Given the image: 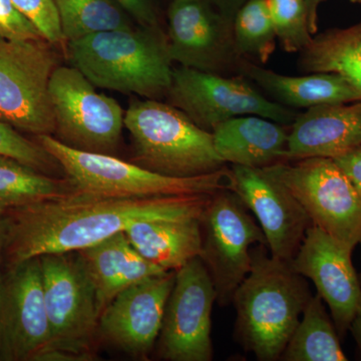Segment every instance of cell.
<instances>
[{
  "label": "cell",
  "instance_id": "cell-37",
  "mask_svg": "<svg viewBox=\"0 0 361 361\" xmlns=\"http://www.w3.org/2000/svg\"><path fill=\"white\" fill-rule=\"evenodd\" d=\"M4 225L2 221L1 214H0V269H1L2 251H4Z\"/></svg>",
  "mask_w": 361,
  "mask_h": 361
},
{
  "label": "cell",
  "instance_id": "cell-26",
  "mask_svg": "<svg viewBox=\"0 0 361 361\" xmlns=\"http://www.w3.org/2000/svg\"><path fill=\"white\" fill-rule=\"evenodd\" d=\"M66 44L97 33L134 26L113 0H54Z\"/></svg>",
  "mask_w": 361,
  "mask_h": 361
},
{
  "label": "cell",
  "instance_id": "cell-3",
  "mask_svg": "<svg viewBox=\"0 0 361 361\" xmlns=\"http://www.w3.org/2000/svg\"><path fill=\"white\" fill-rule=\"evenodd\" d=\"M66 49L73 66L102 89L161 99L172 84L166 33L130 26L68 42Z\"/></svg>",
  "mask_w": 361,
  "mask_h": 361
},
{
  "label": "cell",
  "instance_id": "cell-24",
  "mask_svg": "<svg viewBox=\"0 0 361 361\" xmlns=\"http://www.w3.org/2000/svg\"><path fill=\"white\" fill-rule=\"evenodd\" d=\"M285 361H346L341 337L324 301L311 297L281 355Z\"/></svg>",
  "mask_w": 361,
  "mask_h": 361
},
{
  "label": "cell",
  "instance_id": "cell-12",
  "mask_svg": "<svg viewBox=\"0 0 361 361\" xmlns=\"http://www.w3.org/2000/svg\"><path fill=\"white\" fill-rule=\"evenodd\" d=\"M217 293L200 257L176 271L160 336L159 355L168 361H211V315Z\"/></svg>",
  "mask_w": 361,
  "mask_h": 361
},
{
  "label": "cell",
  "instance_id": "cell-32",
  "mask_svg": "<svg viewBox=\"0 0 361 361\" xmlns=\"http://www.w3.org/2000/svg\"><path fill=\"white\" fill-rule=\"evenodd\" d=\"M135 20L137 26L159 33H166L161 26L155 0H113Z\"/></svg>",
  "mask_w": 361,
  "mask_h": 361
},
{
  "label": "cell",
  "instance_id": "cell-30",
  "mask_svg": "<svg viewBox=\"0 0 361 361\" xmlns=\"http://www.w3.org/2000/svg\"><path fill=\"white\" fill-rule=\"evenodd\" d=\"M11 2L37 27L42 39L56 47L66 49L54 0H11Z\"/></svg>",
  "mask_w": 361,
  "mask_h": 361
},
{
  "label": "cell",
  "instance_id": "cell-14",
  "mask_svg": "<svg viewBox=\"0 0 361 361\" xmlns=\"http://www.w3.org/2000/svg\"><path fill=\"white\" fill-rule=\"evenodd\" d=\"M169 56L180 66L218 75H240L243 58L233 35V21L209 0H172L167 11Z\"/></svg>",
  "mask_w": 361,
  "mask_h": 361
},
{
  "label": "cell",
  "instance_id": "cell-28",
  "mask_svg": "<svg viewBox=\"0 0 361 361\" xmlns=\"http://www.w3.org/2000/svg\"><path fill=\"white\" fill-rule=\"evenodd\" d=\"M271 20L285 52L296 54L306 47L313 35L305 0H267Z\"/></svg>",
  "mask_w": 361,
  "mask_h": 361
},
{
  "label": "cell",
  "instance_id": "cell-34",
  "mask_svg": "<svg viewBox=\"0 0 361 361\" xmlns=\"http://www.w3.org/2000/svg\"><path fill=\"white\" fill-rule=\"evenodd\" d=\"M215 8L228 20H234L235 16L240 8L246 4L248 0H209Z\"/></svg>",
  "mask_w": 361,
  "mask_h": 361
},
{
  "label": "cell",
  "instance_id": "cell-25",
  "mask_svg": "<svg viewBox=\"0 0 361 361\" xmlns=\"http://www.w3.org/2000/svg\"><path fill=\"white\" fill-rule=\"evenodd\" d=\"M68 178L59 179L11 157L0 155V209L16 208L75 191Z\"/></svg>",
  "mask_w": 361,
  "mask_h": 361
},
{
  "label": "cell",
  "instance_id": "cell-16",
  "mask_svg": "<svg viewBox=\"0 0 361 361\" xmlns=\"http://www.w3.org/2000/svg\"><path fill=\"white\" fill-rule=\"evenodd\" d=\"M176 271L142 280L120 292L99 318L103 341L133 357L146 360L160 336Z\"/></svg>",
  "mask_w": 361,
  "mask_h": 361
},
{
  "label": "cell",
  "instance_id": "cell-33",
  "mask_svg": "<svg viewBox=\"0 0 361 361\" xmlns=\"http://www.w3.org/2000/svg\"><path fill=\"white\" fill-rule=\"evenodd\" d=\"M361 197V147L334 159Z\"/></svg>",
  "mask_w": 361,
  "mask_h": 361
},
{
  "label": "cell",
  "instance_id": "cell-23",
  "mask_svg": "<svg viewBox=\"0 0 361 361\" xmlns=\"http://www.w3.org/2000/svg\"><path fill=\"white\" fill-rule=\"evenodd\" d=\"M299 54V71L336 73L353 87L361 101V21L316 33Z\"/></svg>",
  "mask_w": 361,
  "mask_h": 361
},
{
  "label": "cell",
  "instance_id": "cell-27",
  "mask_svg": "<svg viewBox=\"0 0 361 361\" xmlns=\"http://www.w3.org/2000/svg\"><path fill=\"white\" fill-rule=\"evenodd\" d=\"M233 35L242 58L265 65L276 49V33L267 0H248L233 20Z\"/></svg>",
  "mask_w": 361,
  "mask_h": 361
},
{
  "label": "cell",
  "instance_id": "cell-9",
  "mask_svg": "<svg viewBox=\"0 0 361 361\" xmlns=\"http://www.w3.org/2000/svg\"><path fill=\"white\" fill-rule=\"evenodd\" d=\"M49 97L54 113V137L78 151L114 155L125 127V111L113 97L102 94L73 66L52 73Z\"/></svg>",
  "mask_w": 361,
  "mask_h": 361
},
{
  "label": "cell",
  "instance_id": "cell-1",
  "mask_svg": "<svg viewBox=\"0 0 361 361\" xmlns=\"http://www.w3.org/2000/svg\"><path fill=\"white\" fill-rule=\"evenodd\" d=\"M213 194L129 198L75 190L59 198L6 209L4 267L45 254L84 250L137 221L202 217Z\"/></svg>",
  "mask_w": 361,
  "mask_h": 361
},
{
  "label": "cell",
  "instance_id": "cell-36",
  "mask_svg": "<svg viewBox=\"0 0 361 361\" xmlns=\"http://www.w3.org/2000/svg\"><path fill=\"white\" fill-rule=\"evenodd\" d=\"M348 331L350 332L351 336L355 338L356 345H357L361 355V302L360 306H358L357 310H356L353 322L349 325Z\"/></svg>",
  "mask_w": 361,
  "mask_h": 361
},
{
  "label": "cell",
  "instance_id": "cell-29",
  "mask_svg": "<svg viewBox=\"0 0 361 361\" xmlns=\"http://www.w3.org/2000/svg\"><path fill=\"white\" fill-rule=\"evenodd\" d=\"M0 155L11 157L35 170L51 174L61 168L58 161L35 141L0 121Z\"/></svg>",
  "mask_w": 361,
  "mask_h": 361
},
{
  "label": "cell",
  "instance_id": "cell-7",
  "mask_svg": "<svg viewBox=\"0 0 361 361\" xmlns=\"http://www.w3.org/2000/svg\"><path fill=\"white\" fill-rule=\"evenodd\" d=\"M56 47L44 39L0 35V121L25 134L54 135L49 82L59 66Z\"/></svg>",
  "mask_w": 361,
  "mask_h": 361
},
{
  "label": "cell",
  "instance_id": "cell-17",
  "mask_svg": "<svg viewBox=\"0 0 361 361\" xmlns=\"http://www.w3.org/2000/svg\"><path fill=\"white\" fill-rule=\"evenodd\" d=\"M353 251L315 225L310 226L292 259L291 267L315 285L329 307L337 332L343 338L361 302V281L351 260Z\"/></svg>",
  "mask_w": 361,
  "mask_h": 361
},
{
  "label": "cell",
  "instance_id": "cell-11",
  "mask_svg": "<svg viewBox=\"0 0 361 361\" xmlns=\"http://www.w3.org/2000/svg\"><path fill=\"white\" fill-rule=\"evenodd\" d=\"M234 192L211 196L201 219L202 259L212 278L217 302L232 303L235 291L251 270L254 246L267 245L264 233Z\"/></svg>",
  "mask_w": 361,
  "mask_h": 361
},
{
  "label": "cell",
  "instance_id": "cell-10",
  "mask_svg": "<svg viewBox=\"0 0 361 361\" xmlns=\"http://www.w3.org/2000/svg\"><path fill=\"white\" fill-rule=\"evenodd\" d=\"M166 99L208 132L225 121L246 115L291 126L299 114L272 101L244 75H218L180 66L173 71Z\"/></svg>",
  "mask_w": 361,
  "mask_h": 361
},
{
  "label": "cell",
  "instance_id": "cell-35",
  "mask_svg": "<svg viewBox=\"0 0 361 361\" xmlns=\"http://www.w3.org/2000/svg\"><path fill=\"white\" fill-rule=\"evenodd\" d=\"M326 1L327 0H305L308 9V18H310V32L313 35L318 32V11L320 6Z\"/></svg>",
  "mask_w": 361,
  "mask_h": 361
},
{
  "label": "cell",
  "instance_id": "cell-19",
  "mask_svg": "<svg viewBox=\"0 0 361 361\" xmlns=\"http://www.w3.org/2000/svg\"><path fill=\"white\" fill-rule=\"evenodd\" d=\"M289 129L264 116L246 115L225 121L211 133L226 165L264 169L286 161Z\"/></svg>",
  "mask_w": 361,
  "mask_h": 361
},
{
  "label": "cell",
  "instance_id": "cell-39",
  "mask_svg": "<svg viewBox=\"0 0 361 361\" xmlns=\"http://www.w3.org/2000/svg\"><path fill=\"white\" fill-rule=\"evenodd\" d=\"M360 246H361V238H360ZM360 281H361V274L360 275Z\"/></svg>",
  "mask_w": 361,
  "mask_h": 361
},
{
  "label": "cell",
  "instance_id": "cell-38",
  "mask_svg": "<svg viewBox=\"0 0 361 361\" xmlns=\"http://www.w3.org/2000/svg\"><path fill=\"white\" fill-rule=\"evenodd\" d=\"M349 1L353 2V4H361V0H349Z\"/></svg>",
  "mask_w": 361,
  "mask_h": 361
},
{
  "label": "cell",
  "instance_id": "cell-2",
  "mask_svg": "<svg viewBox=\"0 0 361 361\" xmlns=\"http://www.w3.org/2000/svg\"><path fill=\"white\" fill-rule=\"evenodd\" d=\"M250 272L233 296L235 337L260 361L281 360L312 294L290 263L272 257L267 245L251 250Z\"/></svg>",
  "mask_w": 361,
  "mask_h": 361
},
{
  "label": "cell",
  "instance_id": "cell-21",
  "mask_svg": "<svg viewBox=\"0 0 361 361\" xmlns=\"http://www.w3.org/2000/svg\"><path fill=\"white\" fill-rule=\"evenodd\" d=\"M78 252L94 283L102 312L128 287L147 278L169 272L142 257L125 231Z\"/></svg>",
  "mask_w": 361,
  "mask_h": 361
},
{
  "label": "cell",
  "instance_id": "cell-15",
  "mask_svg": "<svg viewBox=\"0 0 361 361\" xmlns=\"http://www.w3.org/2000/svg\"><path fill=\"white\" fill-rule=\"evenodd\" d=\"M227 189L257 218L271 256L290 263L313 224L288 188L265 169L230 165Z\"/></svg>",
  "mask_w": 361,
  "mask_h": 361
},
{
  "label": "cell",
  "instance_id": "cell-31",
  "mask_svg": "<svg viewBox=\"0 0 361 361\" xmlns=\"http://www.w3.org/2000/svg\"><path fill=\"white\" fill-rule=\"evenodd\" d=\"M0 35L13 39H42L37 27L16 8L11 0H0Z\"/></svg>",
  "mask_w": 361,
  "mask_h": 361
},
{
  "label": "cell",
  "instance_id": "cell-4",
  "mask_svg": "<svg viewBox=\"0 0 361 361\" xmlns=\"http://www.w3.org/2000/svg\"><path fill=\"white\" fill-rule=\"evenodd\" d=\"M125 127L132 137L134 163L158 174L197 177L227 166L216 152L212 133L160 99L133 102Z\"/></svg>",
  "mask_w": 361,
  "mask_h": 361
},
{
  "label": "cell",
  "instance_id": "cell-5",
  "mask_svg": "<svg viewBox=\"0 0 361 361\" xmlns=\"http://www.w3.org/2000/svg\"><path fill=\"white\" fill-rule=\"evenodd\" d=\"M51 345L42 361H87L96 356L102 310L80 252L40 256Z\"/></svg>",
  "mask_w": 361,
  "mask_h": 361
},
{
  "label": "cell",
  "instance_id": "cell-18",
  "mask_svg": "<svg viewBox=\"0 0 361 361\" xmlns=\"http://www.w3.org/2000/svg\"><path fill=\"white\" fill-rule=\"evenodd\" d=\"M361 147V101L299 113L289 129L286 161L334 159Z\"/></svg>",
  "mask_w": 361,
  "mask_h": 361
},
{
  "label": "cell",
  "instance_id": "cell-6",
  "mask_svg": "<svg viewBox=\"0 0 361 361\" xmlns=\"http://www.w3.org/2000/svg\"><path fill=\"white\" fill-rule=\"evenodd\" d=\"M35 140L61 166L78 190L129 198L209 195L227 189L229 167L211 174L190 178L168 177L121 160L114 155L78 151L66 146L54 135Z\"/></svg>",
  "mask_w": 361,
  "mask_h": 361
},
{
  "label": "cell",
  "instance_id": "cell-22",
  "mask_svg": "<svg viewBox=\"0 0 361 361\" xmlns=\"http://www.w3.org/2000/svg\"><path fill=\"white\" fill-rule=\"evenodd\" d=\"M198 216L137 221L125 230L135 250L164 271H177L202 250Z\"/></svg>",
  "mask_w": 361,
  "mask_h": 361
},
{
  "label": "cell",
  "instance_id": "cell-13",
  "mask_svg": "<svg viewBox=\"0 0 361 361\" xmlns=\"http://www.w3.org/2000/svg\"><path fill=\"white\" fill-rule=\"evenodd\" d=\"M51 345L39 257L0 269V361H42Z\"/></svg>",
  "mask_w": 361,
  "mask_h": 361
},
{
  "label": "cell",
  "instance_id": "cell-20",
  "mask_svg": "<svg viewBox=\"0 0 361 361\" xmlns=\"http://www.w3.org/2000/svg\"><path fill=\"white\" fill-rule=\"evenodd\" d=\"M239 73L257 85L272 101L292 110L360 101L353 87L336 73L286 75L245 59L242 61Z\"/></svg>",
  "mask_w": 361,
  "mask_h": 361
},
{
  "label": "cell",
  "instance_id": "cell-40",
  "mask_svg": "<svg viewBox=\"0 0 361 361\" xmlns=\"http://www.w3.org/2000/svg\"><path fill=\"white\" fill-rule=\"evenodd\" d=\"M2 211H4V210H1V209H0V214L2 213Z\"/></svg>",
  "mask_w": 361,
  "mask_h": 361
},
{
  "label": "cell",
  "instance_id": "cell-8",
  "mask_svg": "<svg viewBox=\"0 0 361 361\" xmlns=\"http://www.w3.org/2000/svg\"><path fill=\"white\" fill-rule=\"evenodd\" d=\"M264 169L288 188L313 225L355 250L361 238V197L334 159L313 157Z\"/></svg>",
  "mask_w": 361,
  "mask_h": 361
}]
</instances>
